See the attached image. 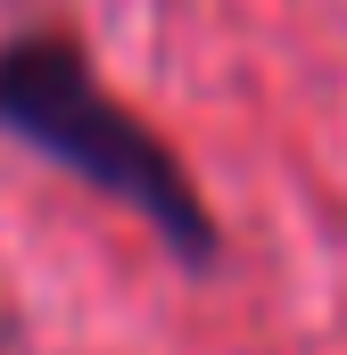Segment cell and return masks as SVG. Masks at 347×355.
Masks as SVG:
<instances>
[{"instance_id": "6da1fadb", "label": "cell", "mask_w": 347, "mask_h": 355, "mask_svg": "<svg viewBox=\"0 0 347 355\" xmlns=\"http://www.w3.org/2000/svg\"><path fill=\"white\" fill-rule=\"evenodd\" d=\"M0 141L25 149L33 166L75 182L91 198H108L116 215H133L158 257L182 272H223L232 240L223 215L207 198V182L190 174V157L91 67L83 33L67 17H33L0 33Z\"/></svg>"}]
</instances>
